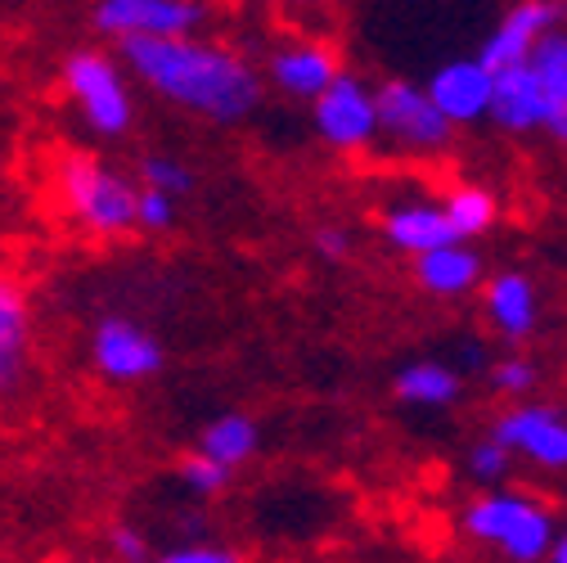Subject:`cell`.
I'll use <instances>...</instances> for the list:
<instances>
[{"mask_svg": "<svg viewBox=\"0 0 567 563\" xmlns=\"http://www.w3.org/2000/svg\"><path fill=\"white\" fill-rule=\"evenodd\" d=\"M527 63H532V73L540 82V95H545V122H540V131L554 135L558 145H567V28H549L532 45Z\"/></svg>", "mask_w": 567, "mask_h": 563, "instance_id": "obj_17", "label": "cell"}, {"mask_svg": "<svg viewBox=\"0 0 567 563\" xmlns=\"http://www.w3.org/2000/svg\"><path fill=\"white\" fill-rule=\"evenodd\" d=\"M316 253H324V257L342 262V257L351 253V239H347V231H338V226H324V231H316Z\"/></svg>", "mask_w": 567, "mask_h": 563, "instance_id": "obj_29", "label": "cell"}, {"mask_svg": "<svg viewBox=\"0 0 567 563\" xmlns=\"http://www.w3.org/2000/svg\"><path fill=\"white\" fill-rule=\"evenodd\" d=\"M383 239L396 253L419 257V253H429L437 244H451L455 231H451V222L442 213V203L414 198V203H396V207H388V213H383Z\"/></svg>", "mask_w": 567, "mask_h": 563, "instance_id": "obj_18", "label": "cell"}, {"mask_svg": "<svg viewBox=\"0 0 567 563\" xmlns=\"http://www.w3.org/2000/svg\"><path fill=\"white\" fill-rule=\"evenodd\" d=\"M181 482L194 491V497H221V491L230 487V473L235 469H226V464H217V460H207L203 451H194V455H185L181 460Z\"/></svg>", "mask_w": 567, "mask_h": 563, "instance_id": "obj_23", "label": "cell"}, {"mask_svg": "<svg viewBox=\"0 0 567 563\" xmlns=\"http://www.w3.org/2000/svg\"><path fill=\"white\" fill-rule=\"evenodd\" d=\"M109 550H113L117 563H150V545H145V536H140L135 528H126V523L109 532Z\"/></svg>", "mask_w": 567, "mask_h": 563, "instance_id": "obj_28", "label": "cell"}, {"mask_svg": "<svg viewBox=\"0 0 567 563\" xmlns=\"http://www.w3.org/2000/svg\"><path fill=\"white\" fill-rule=\"evenodd\" d=\"M482 311L495 334H505L509 342L532 338L540 311H536V285L523 270H501L482 285Z\"/></svg>", "mask_w": 567, "mask_h": 563, "instance_id": "obj_15", "label": "cell"}, {"mask_svg": "<svg viewBox=\"0 0 567 563\" xmlns=\"http://www.w3.org/2000/svg\"><path fill=\"white\" fill-rule=\"evenodd\" d=\"M140 185L150 190H163L172 198H185L194 190V172L181 163V158H167V154H150L145 163H140Z\"/></svg>", "mask_w": 567, "mask_h": 563, "instance_id": "obj_22", "label": "cell"}, {"mask_svg": "<svg viewBox=\"0 0 567 563\" xmlns=\"http://www.w3.org/2000/svg\"><path fill=\"white\" fill-rule=\"evenodd\" d=\"M460 528L473 541L495 545L514 563H540L554 541V514L527 497H514V491H486V497H477L464 510Z\"/></svg>", "mask_w": 567, "mask_h": 563, "instance_id": "obj_4", "label": "cell"}, {"mask_svg": "<svg viewBox=\"0 0 567 563\" xmlns=\"http://www.w3.org/2000/svg\"><path fill=\"white\" fill-rule=\"evenodd\" d=\"M495 442L540 469H567V414L554 406H514L495 419Z\"/></svg>", "mask_w": 567, "mask_h": 563, "instance_id": "obj_9", "label": "cell"}, {"mask_svg": "<svg viewBox=\"0 0 567 563\" xmlns=\"http://www.w3.org/2000/svg\"><path fill=\"white\" fill-rule=\"evenodd\" d=\"M91 366L109 383H145L163 370V342L126 316H109L91 334Z\"/></svg>", "mask_w": 567, "mask_h": 563, "instance_id": "obj_8", "label": "cell"}, {"mask_svg": "<svg viewBox=\"0 0 567 563\" xmlns=\"http://www.w3.org/2000/svg\"><path fill=\"white\" fill-rule=\"evenodd\" d=\"M558 6H563V14H567V0H558Z\"/></svg>", "mask_w": 567, "mask_h": 563, "instance_id": "obj_33", "label": "cell"}, {"mask_svg": "<svg viewBox=\"0 0 567 563\" xmlns=\"http://www.w3.org/2000/svg\"><path fill=\"white\" fill-rule=\"evenodd\" d=\"M59 86L100 140H122L135 126V95L126 82V68L109 50L95 45L68 50L59 63Z\"/></svg>", "mask_w": 567, "mask_h": 563, "instance_id": "obj_3", "label": "cell"}, {"mask_svg": "<svg viewBox=\"0 0 567 563\" xmlns=\"http://www.w3.org/2000/svg\"><path fill=\"white\" fill-rule=\"evenodd\" d=\"M257 442H261L257 419L244 414V410H226V414H217V419H212V424L198 433V451H203L207 460L226 464V469L248 464V460L257 455Z\"/></svg>", "mask_w": 567, "mask_h": 563, "instance_id": "obj_19", "label": "cell"}, {"mask_svg": "<svg viewBox=\"0 0 567 563\" xmlns=\"http://www.w3.org/2000/svg\"><path fill=\"white\" fill-rule=\"evenodd\" d=\"M338 50L324 41H284L266 59V78L289 100H316L338 78Z\"/></svg>", "mask_w": 567, "mask_h": 563, "instance_id": "obj_13", "label": "cell"}, {"mask_svg": "<svg viewBox=\"0 0 567 563\" xmlns=\"http://www.w3.org/2000/svg\"><path fill=\"white\" fill-rule=\"evenodd\" d=\"M311 122L316 135L324 140L329 150L351 154V150H365L379 140V109H374V86H365V78L357 73H342L311 100Z\"/></svg>", "mask_w": 567, "mask_h": 563, "instance_id": "obj_6", "label": "cell"}, {"mask_svg": "<svg viewBox=\"0 0 567 563\" xmlns=\"http://www.w3.org/2000/svg\"><path fill=\"white\" fill-rule=\"evenodd\" d=\"M235 6H248V0H235ZM266 6H284V10H293V6H316V0H266Z\"/></svg>", "mask_w": 567, "mask_h": 563, "instance_id": "obj_31", "label": "cell"}, {"mask_svg": "<svg viewBox=\"0 0 567 563\" xmlns=\"http://www.w3.org/2000/svg\"><path fill=\"white\" fill-rule=\"evenodd\" d=\"M509 460H514V455H509L501 442L486 438V442H477V447L468 451V473H473L482 487H495V482L509 473Z\"/></svg>", "mask_w": 567, "mask_h": 563, "instance_id": "obj_25", "label": "cell"}, {"mask_svg": "<svg viewBox=\"0 0 567 563\" xmlns=\"http://www.w3.org/2000/svg\"><path fill=\"white\" fill-rule=\"evenodd\" d=\"M374 109H379V135H388L396 150L410 154H437L455 135V126L437 113L429 91L405 78H388L383 86H374Z\"/></svg>", "mask_w": 567, "mask_h": 563, "instance_id": "obj_5", "label": "cell"}, {"mask_svg": "<svg viewBox=\"0 0 567 563\" xmlns=\"http://www.w3.org/2000/svg\"><path fill=\"white\" fill-rule=\"evenodd\" d=\"M563 23V6L558 0H518L514 10H505V19L491 28V37L482 41L477 59L491 68H514V63H527L532 45Z\"/></svg>", "mask_w": 567, "mask_h": 563, "instance_id": "obj_11", "label": "cell"}, {"mask_svg": "<svg viewBox=\"0 0 567 563\" xmlns=\"http://www.w3.org/2000/svg\"><path fill=\"white\" fill-rule=\"evenodd\" d=\"M491 379H495V388H505V392H527L536 383V366L527 357H505V361H495Z\"/></svg>", "mask_w": 567, "mask_h": 563, "instance_id": "obj_26", "label": "cell"}, {"mask_svg": "<svg viewBox=\"0 0 567 563\" xmlns=\"http://www.w3.org/2000/svg\"><path fill=\"white\" fill-rule=\"evenodd\" d=\"M414 279L433 298H464L482 285V257L464 239H451L414 257Z\"/></svg>", "mask_w": 567, "mask_h": 563, "instance_id": "obj_16", "label": "cell"}, {"mask_svg": "<svg viewBox=\"0 0 567 563\" xmlns=\"http://www.w3.org/2000/svg\"><path fill=\"white\" fill-rule=\"evenodd\" d=\"M442 213L455 231V239H477L495 226V217H501V203H495L491 190L482 185H455L446 198H442Z\"/></svg>", "mask_w": 567, "mask_h": 563, "instance_id": "obj_21", "label": "cell"}, {"mask_svg": "<svg viewBox=\"0 0 567 563\" xmlns=\"http://www.w3.org/2000/svg\"><path fill=\"white\" fill-rule=\"evenodd\" d=\"M176 226V198L163 194V190H150L140 185V198H135V231L145 235H163Z\"/></svg>", "mask_w": 567, "mask_h": 563, "instance_id": "obj_24", "label": "cell"}, {"mask_svg": "<svg viewBox=\"0 0 567 563\" xmlns=\"http://www.w3.org/2000/svg\"><path fill=\"white\" fill-rule=\"evenodd\" d=\"M150 563H239V554L226 545H181V550H167Z\"/></svg>", "mask_w": 567, "mask_h": 563, "instance_id": "obj_27", "label": "cell"}, {"mask_svg": "<svg viewBox=\"0 0 567 563\" xmlns=\"http://www.w3.org/2000/svg\"><path fill=\"white\" fill-rule=\"evenodd\" d=\"M491 82H495L491 68H486L477 54H464V59L442 63L437 73L423 82V91H429V100L437 104V113H442L451 126H473V122H486Z\"/></svg>", "mask_w": 567, "mask_h": 563, "instance_id": "obj_10", "label": "cell"}, {"mask_svg": "<svg viewBox=\"0 0 567 563\" xmlns=\"http://www.w3.org/2000/svg\"><path fill=\"white\" fill-rule=\"evenodd\" d=\"M486 122H495L505 135L540 131V122H545V95H540V82H536V73H532V63L495 68Z\"/></svg>", "mask_w": 567, "mask_h": 563, "instance_id": "obj_14", "label": "cell"}, {"mask_svg": "<svg viewBox=\"0 0 567 563\" xmlns=\"http://www.w3.org/2000/svg\"><path fill=\"white\" fill-rule=\"evenodd\" d=\"M54 190H59L63 213L91 239H122L135 231L140 185L126 181L113 163L95 154H63L54 167Z\"/></svg>", "mask_w": 567, "mask_h": 563, "instance_id": "obj_2", "label": "cell"}, {"mask_svg": "<svg viewBox=\"0 0 567 563\" xmlns=\"http://www.w3.org/2000/svg\"><path fill=\"white\" fill-rule=\"evenodd\" d=\"M212 19L207 0H95L91 28L109 41L131 37H185Z\"/></svg>", "mask_w": 567, "mask_h": 563, "instance_id": "obj_7", "label": "cell"}, {"mask_svg": "<svg viewBox=\"0 0 567 563\" xmlns=\"http://www.w3.org/2000/svg\"><path fill=\"white\" fill-rule=\"evenodd\" d=\"M135 82H145L158 100L207 117V122H244L257 113L266 86L261 73L230 45L203 41L198 32L185 37H131L117 41Z\"/></svg>", "mask_w": 567, "mask_h": 563, "instance_id": "obj_1", "label": "cell"}, {"mask_svg": "<svg viewBox=\"0 0 567 563\" xmlns=\"http://www.w3.org/2000/svg\"><path fill=\"white\" fill-rule=\"evenodd\" d=\"M545 559H549V563H567V532H554V541H549Z\"/></svg>", "mask_w": 567, "mask_h": 563, "instance_id": "obj_30", "label": "cell"}, {"mask_svg": "<svg viewBox=\"0 0 567 563\" xmlns=\"http://www.w3.org/2000/svg\"><path fill=\"white\" fill-rule=\"evenodd\" d=\"M32 366V307L28 289L0 266V401H10Z\"/></svg>", "mask_w": 567, "mask_h": 563, "instance_id": "obj_12", "label": "cell"}, {"mask_svg": "<svg viewBox=\"0 0 567 563\" xmlns=\"http://www.w3.org/2000/svg\"><path fill=\"white\" fill-rule=\"evenodd\" d=\"M460 375L451 370V366H442V361H414V366H405L401 375H396V383H392V392L405 401V406H419V410H442V406H451L455 397H460Z\"/></svg>", "mask_w": 567, "mask_h": 563, "instance_id": "obj_20", "label": "cell"}, {"mask_svg": "<svg viewBox=\"0 0 567 563\" xmlns=\"http://www.w3.org/2000/svg\"><path fill=\"white\" fill-rule=\"evenodd\" d=\"M54 563H78V559H54Z\"/></svg>", "mask_w": 567, "mask_h": 563, "instance_id": "obj_32", "label": "cell"}]
</instances>
